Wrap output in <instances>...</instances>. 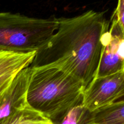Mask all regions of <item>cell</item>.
Here are the masks:
<instances>
[{
    "label": "cell",
    "instance_id": "obj_1",
    "mask_svg": "<svg viewBox=\"0 0 124 124\" xmlns=\"http://www.w3.org/2000/svg\"><path fill=\"white\" fill-rule=\"evenodd\" d=\"M58 20V29L36 52L30 67L58 68L81 81L85 89L96 75L110 36L109 22L105 12L93 10Z\"/></svg>",
    "mask_w": 124,
    "mask_h": 124
},
{
    "label": "cell",
    "instance_id": "obj_2",
    "mask_svg": "<svg viewBox=\"0 0 124 124\" xmlns=\"http://www.w3.org/2000/svg\"><path fill=\"white\" fill-rule=\"evenodd\" d=\"M30 67L28 106L54 124L73 108L82 105L85 88L78 79L56 67Z\"/></svg>",
    "mask_w": 124,
    "mask_h": 124
},
{
    "label": "cell",
    "instance_id": "obj_3",
    "mask_svg": "<svg viewBox=\"0 0 124 124\" xmlns=\"http://www.w3.org/2000/svg\"><path fill=\"white\" fill-rule=\"evenodd\" d=\"M58 25L54 16L38 18L0 12V52H37L47 44Z\"/></svg>",
    "mask_w": 124,
    "mask_h": 124
},
{
    "label": "cell",
    "instance_id": "obj_4",
    "mask_svg": "<svg viewBox=\"0 0 124 124\" xmlns=\"http://www.w3.org/2000/svg\"><path fill=\"white\" fill-rule=\"evenodd\" d=\"M124 70L113 75L94 78L84 92L82 105L90 111L122 100Z\"/></svg>",
    "mask_w": 124,
    "mask_h": 124
},
{
    "label": "cell",
    "instance_id": "obj_5",
    "mask_svg": "<svg viewBox=\"0 0 124 124\" xmlns=\"http://www.w3.org/2000/svg\"><path fill=\"white\" fill-rule=\"evenodd\" d=\"M30 74V67L23 69L0 92V124H8L27 105L26 93Z\"/></svg>",
    "mask_w": 124,
    "mask_h": 124
},
{
    "label": "cell",
    "instance_id": "obj_6",
    "mask_svg": "<svg viewBox=\"0 0 124 124\" xmlns=\"http://www.w3.org/2000/svg\"><path fill=\"white\" fill-rule=\"evenodd\" d=\"M110 36L105 44L95 78L113 75L124 70V30L111 19Z\"/></svg>",
    "mask_w": 124,
    "mask_h": 124
},
{
    "label": "cell",
    "instance_id": "obj_7",
    "mask_svg": "<svg viewBox=\"0 0 124 124\" xmlns=\"http://www.w3.org/2000/svg\"><path fill=\"white\" fill-rule=\"evenodd\" d=\"M36 53L0 52V92L12 82L19 71L30 67Z\"/></svg>",
    "mask_w": 124,
    "mask_h": 124
},
{
    "label": "cell",
    "instance_id": "obj_8",
    "mask_svg": "<svg viewBox=\"0 0 124 124\" xmlns=\"http://www.w3.org/2000/svg\"><path fill=\"white\" fill-rule=\"evenodd\" d=\"M92 124H124V101H118L92 111Z\"/></svg>",
    "mask_w": 124,
    "mask_h": 124
},
{
    "label": "cell",
    "instance_id": "obj_9",
    "mask_svg": "<svg viewBox=\"0 0 124 124\" xmlns=\"http://www.w3.org/2000/svg\"><path fill=\"white\" fill-rule=\"evenodd\" d=\"M8 124H53L41 113L33 110L28 105L18 113Z\"/></svg>",
    "mask_w": 124,
    "mask_h": 124
},
{
    "label": "cell",
    "instance_id": "obj_10",
    "mask_svg": "<svg viewBox=\"0 0 124 124\" xmlns=\"http://www.w3.org/2000/svg\"><path fill=\"white\" fill-rule=\"evenodd\" d=\"M54 124H92V111L82 105L73 108Z\"/></svg>",
    "mask_w": 124,
    "mask_h": 124
},
{
    "label": "cell",
    "instance_id": "obj_11",
    "mask_svg": "<svg viewBox=\"0 0 124 124\" xmlns=\"http://www.w3.org/2000/svg\"><path fill=\"white\" fill-rule=\"evenodd\" d=\"M111 19H115L124 31V0H118L117 7L114 11Z\"/></svg>",
    "mask_w": 124,
    "mask_h": 124
}]
</instances>
